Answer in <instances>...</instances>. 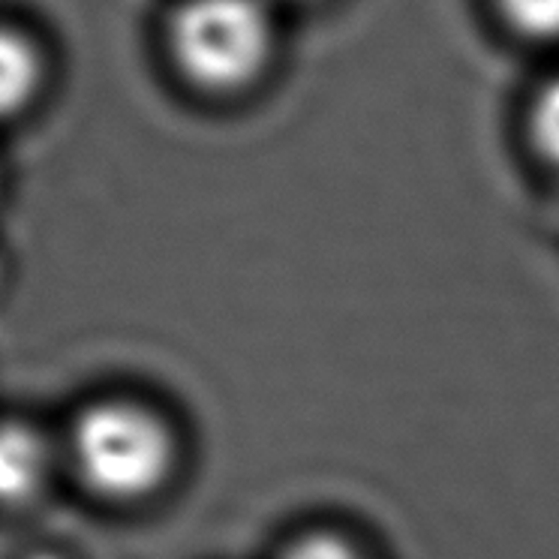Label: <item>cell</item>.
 Segmentation results:
<instances>
[{"instance_id":"obj_6","label":"cell","mask_w":559,"mask_h":559,"mask_svg":"<svg viewBox=\"0 0 559 559\" xmlns=\"http://www.w3.org/2000/svg\"><path fill=\"white\" fill-rule=\"evenodd\" d=\"M511 27L535 39L559 37V0H499Z\"/></svg>"},{"instance_id":"obj_4","label":"cell","mask_w":559,"mask_h":559,"mask_svg":"<svg viewBox=\"0 0 559 559\" xmlns=\"http://www.w3.org/2000/svg\"><path fill=\"white\" fill-rule=\"evenodd\" d=\"M43 61L34 43L10 27H0V121L13 118L37 97Z\"/></svg>"},{"instance_id":"obj_1","label":"cell","mask_w":559,"mask_h":559,"mask_svg":"<svg viewBox=\"0 0 559 559\" xmlns=\"http://www.w3.org/2000/svg\"><path fill=\"white\" fill-rule=\"evenodd\" d=\"M175 433L154 409L99 401L73 425V461L94 493L115 502L151 497L175 466Z\"/></svg>"},{"instance_id":"obj_3","label":"cell","mask_w":559,"mask_h":559,"mask_svg":"<svg viewBox=\"0 0 559 559\" xmlns=\"http://www.w3.org/2000/svg\"><path fill=\"white\" fill-rule=\"evenodd\" d=\"M51 451L25 421H0V506H22L49 481Z\"/></svg>"},{"instance_id":"obj_7","label":"cell","mask_w":559,"mask_h":559,"mask_svg":"<svg viewBox=\"0 0 559 559\" xmlns=\"http://www.w3.org/2000/svg\"><path fill=\"white\" fill-rule=\"evenodd\" d=\"M283 559H365L346 538L331 533H313L298 538Z\"/></svg>"},{"instance_id":"obj_2","label":"cell","mask_w":559,"mask_h":559,"mask_svg":"<svg viewBox=\"0 0 559 559\" xmlns=\"http://www.w3.org/2000/svg\"><path fill=\"white\" fill-rule=\"evenodd\" d=\"M181 73L205 91H238L265 70L274 27L262 0H183L169 25Z\"/></svg>"},{"instance_id":"obj_5","label":"cell","mask_w":559,"mask_h":559,"mask_svg":"<svg viewBox=\"0 0 559 559\" xmlns=\"http://www.w3.org/2000/svg\"><path fill=\"white\" fill-rule=\"evenodd\" d=\"M530 133L538 154L559 169V79L547 82L535 94L530 109Z\"/></svg>"}]
</instances>
